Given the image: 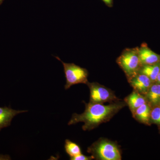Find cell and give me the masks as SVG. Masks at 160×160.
Segmentation results:
<instances>
[{
	"instance_id": "cell-1",
	"label": "cell",
	"mask_w": 160,
	"mask_h": 160,
	"mask_svg": "<svg viewBox=\"0 0 160 160\" xmlns=\"http://www.w3.org/2000/svg\"><path fill=\"white\" fill-rule=\"evenodd\" d=\"M85 110L82 114L74 113L68 125L84 123L82 127L84 131L92 130L101 124L109 122L121 109L126 106L125 101H120L105 105L102 103L84 102Z\"/></svg>"
},
{
	"instance_id": "cell-2",
	"label": "cell",
	"mask_w": 160,
	"mask_h": 160,
	"mask_svg": "<svg viewBox=\"0 0 160 160\" xmlns=\"http://www.w3.org/2000/svg\"><path fill=\"white\" fill-rule=\"evenodd\" d=\"M87 152L100 160H121L122 153L118 144L106 138H100L88 147Z\"/></svg>"
},
{
	"instance_id": "cell-3",
	"label": "cell",
	"mask_w": 160,
	"mask_h": 160,
	"mask_svg": "<svg viewBox=\"0 0 160 160\" xmlns=\"http://www.w3.org/2000/svg\"><path fill=\"white\" fill-rule=\"evenodd\" d=\"M116 62L126 74L127 79L137 74L142 66L139 57L138 47L124 49L117 59Z\"/></svg>"
},
{
	"instance_id": "cell-4",
	"label": "cell",
	"mask_w": 160,
	"mask_h": 160,
	"mask_svg": "<svg viewBox=\"0 0 160 160\" xmlns=\"http://www.w3.org/2000/svg\"><path fill=\"white\" fill-rule=\"evenodd\" d=\"M55 57L63 64L66 78L65 89L67 90L69 89L73 85L79 84H87L89 82L88 81L89 72L87 69L74 63L64 62L59 58Z\"/></svg>"
},
{
	"instance_id": "cell-5",
	"label": "cell",
	"mask_w": 160,
	"mask_h": 160,
	"mask_svg": "<svg viewBox=\"0 0 160 160\" xmlns=\"http://www.w3.org/2000/svg\"><path fill=\"white\" fill-rule=\"evenodd\" d=\"M90 91V100L92 102L102 103H112L120 101L117 97L114 92L98 82H89L86 84Z\"/></svg>"
},
{
	"instance_id": "cell-6",
	"label": "cell",
	"mask_w": 160,
	"mask_h": 160,
	"mask_svg": "<svg viewBox=\"0 0 160 160\" xmlns=\"http://www.w3.org/2000/svg\"><path fill=\"white\" fill-rule=\"evenodd\" d=\"M127 80L133 90L145 96L153 83L148 76L139 72Z\"/></svg>"
},
{
	"instance_id": "cell-7",
	"label": "cell",
	"mask_w": 160,
	"mask_h": 160,
	"mask_svg": "<svg viewBox=\"0 0 160 160\" xmlns=\"http://www.w3.org/2000/svg\"><path fill=\"white\" fill-rule=\"evenodd\" d=\"M138 51L140 62L142 66L160 63V55L151 50L146 43H143L140 47H138Z\"/></svg>"
},
{
	"instance_id": "cell-8",
	"label": "cell",
	"mask_w": 160,
	"mask_h": 160,
	"mask_svg": "<svg viewBox=\"0 0 160 160\" xmlns=\"http://www.w3.org/2000/svg\"><path fill=\"white\" fill-rule=\"evenodd\" d=\"M27 112L28 110H15L6 106L0 107V131L10 126L12 120L16 116Z\"/></svg>"
},
{
	"instance_id": "cell-9",
	"label": "cell",
	"mask_w": 160,
	"mask_h": 160,
	"mask_svg": "<svg viewBox=\"0 0 160 160\" xmlns=\"http://www.w3.org/2000/svg\"><path fill=\"white\" fill-rule=\"evenodd\" d=\"M124 101L129 106L132 113L140 106L148 102L145 95L134 90L124 99Z\"/></svg>"
},
{
	"instance_id": "cell-10",
	"label": "cell",
	"mask_w": 160,
	"mask_h": 160,
	"mask_svg": "<svg viewBox=\"0 0 160 160\" xmlns=\"http://www.w3.org/2000/svg\"><path fill=\"white\" fill-rule=\"evenodd\" d=\"M151 109V105L148 102L145 103L132 112V117L135 119L137 120L138 122L150 126L151 124L150 113Z\"/></svg>"
},
{
	"instance_id": "cell-11",
	"label": "cell",
	"mask_w": 160,
	"mask_h": 160,
	"mask_svg": "<svg viewBox=\"0 0 160 160\" xmlns=\"http://www.w3.org/2000/svg\"><path fill=\"white\" fill-rule=\"evenodd\" d=\"M145 96L152 107L160 104V84L152 83Z\"/></svg>"
},
{
	"instance_id": "cell-12",
	"label": "cell",
	"mask_w": 160,
	"mask_h": 160,
	"mask_svg": "<svg viewBox=\"0 0 160 160\" xmlns=\"http://www.w3.org/2000/svg\"><path fill=\"white\" fill-rule=\"evenodd\" d=\"M160 72V63L150 65H143L139 72L146 75L152 82H157L158 76Z\"/></svg>"
},
{
	"instance_id": "cell-13",
	"label": "cell",
	"mask_w": 160,
	"mask_h": 160,
	"mask_svg": "<svg viewBox=\"0 0 160 160\" xmlns=\"http://www.w3.org/2000/svg\"><path fill=\"white\" fill-rule=\"evenodd\" d=\"M65 149L66 153L69 155L70 158L82 153L80 146L69 139H66L65 141Z\"/></svg>"
},
{
	"instance_id": "cell-14",
	"label": "cell",
	"mask_w": 160,
	"mask_h": 160,
	"mask_svg": "<svg viewBox=\"0 0 160 160\" xmlns=\"http://www.w3.org/2000/svg\"><path fill=\"white\" fill-rule=\"evenodd\" d=\"M150 122L160 126V104L152 107Z\"/></svg>"
},
{
	"instance_id": "cell-15",
	"label": "cell",
	"mask_w": 160,
	"mask_h": 160,
	"mask_svg": "<svg viewBox=\"0 0 160 160\" xmlns=\"http://www.w3.org/2000/svg\"><path fill=\"white\" fill-rule=\"evenodd\" d=\"M94 158L93 156L91 155L90 156H87L85 155L80 154L77 156L74 157L70 158V159L71 160H91L94 159Z\"/></svg>"
},
{
	"instance_id": "cell-16",
	"label": "cell",
	"mask_w": 160,
	"mask_h": 160,
	"mask_svg": "<svg viewBox=\"0 0 160 160\" xmlns=\"http://www.w3.org/2000/svg\"><path fill=\"white\" fill-rule=\"evenodd\" d=\"M104 3L106 4V6L111 8L113 6V0H102Z\"/></svg>"
},
{
	"instance_id": "cell-17",
	"label": "cell",
	"mask_w": 160,
	"mask_h": 160,
	"mask_svg": "<svg viewBox=\"0 0 160 160\" xmlns=\"http://www.w3.org/2000/svg\"><path fill=\"white\" fill-rule=\"evenodd\" d=\"M157 82L159 83L160 84V72L158 75L157 79Z\"/></svg>"
},
{
	"instance_id": "cell-18",
	"label": "cell",
	"mask_w": 160,
	"mask_h": 160,
	"mask_svg": "<svg viewBox=\"0 0 160 160\" xmlns=\"http://www.w3.org/2000/svg\"><path fill=\"white\" fill-rule=\"evenodd\" d=\"M3 1V0H0V4H1V3Z\"/></svg>"
}]
</instances>
